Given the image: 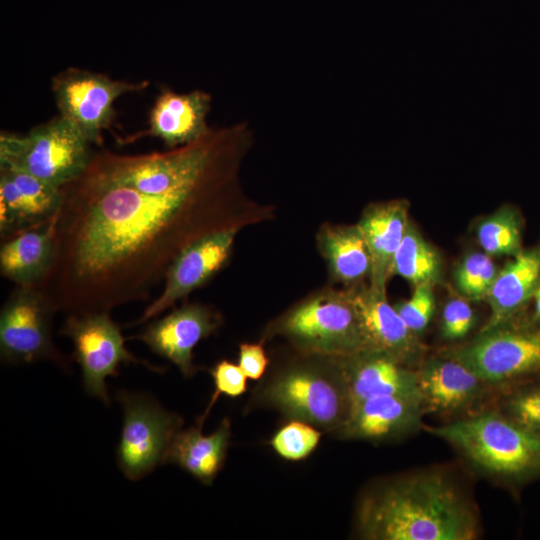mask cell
<instances>
[{"label": "cell", "instance_id": "27", "mask_svg": "<svg viewBox=\"0 0 540 540\" xmlns=\"http://www.w3.org/2000/svg\"><path fill=\"white\" fill-rule=\"evenodd\" d=\"M521 225L516 209L502 207L478 225V242L488 255L513 257L522 250Z\"/></svg>", "mask_w": 540, "mask_h": 540}, {"label": "cell", "instance_id": "26", "mask_svg": "<svg viewBox=\"0 0 540 540\" xmlns=\"http://www.w3.org/2000/svg\"><path fill=\"white\" fill-rule=\"evenodd\" d=\"M441 270L439 253L409 222L394 257L393 275L398 274L415 286L433 285Z\"/></svg>", "mask_w": 540, "mask_h": 540}, {"label": "cell", "instance_id": "34", "mask_svg": "<svg viewBox=\"0 0 540 540\" xmlns=\"http://www.w3.org/2000/svg\"><path fill=\"white\" fill-rule=\"evenodd\" d=\"M269 358L261 343H242L239 346L238 365L247 378L258 380L265 373Z\"/></svg>", "mask_w": 540, "mask_h": 540}, {"label": "cell", "instance_id": "7", "mask_svg": "<svg viewBox=\"0 0 540 540\" xmlns=\"http://www.w3.org/2000/svg\"><path fill=\"white\" fill-rule=\"evenodd\" d=\"M90 143L66 119L58 115L27 134L2 131L0 167L22 170L62 188L87 168Z\"/></svg>", "mask_w": 540, "mask_h": 540}, {"label": "cell", "instance_id": "3", "mask_svg": "<svg viewBox=\"0 0 540 540\" xmlns=\"http://www.w3.org/2000/svg\"><path fill=\"white\" fill-rule=\"evenodd\" d=\"M254 144L250 125L212 128L202 138L165 152L93 153L88 168L115 183L149 194L171 193L243 164Z\"/></svg>", "mask_w": 540, "mask_h": 540}, {"label": "cell", "instance_id": "2", "mask_svg": "<svg viewBox=\"0 0 540 540\" xmlns=\"http://www.w3.org/2000/svg\"><path fill=\"white\" fill-rule=\"evenodd\" d=\"M358 536L367 540H473L478 510L455 479L423 470L375 483L359 500Z\"/></svg>", "mask_w": 540, "mask_h": 540}, {"label": "cell", "instance_id": "6", "mask_svg": "<svg viewBox=\"0 0 540 540\" xmlns=\"http://www.w3.org/2000/svg\"><path fill=\"white\" fill-rule=\"evenodd\" d=\"M304 355L346 358L364 350L358 314L347 288L323 289L297 303L266 329Z\"/></svg>", "mask_w": 540, "mask_h": 540}, {"label": "cell", "instance_id": "22", "mask_svg": "<svg viewBox=\"0 0 540 540\" xmlns=\"http://www.w3.org/2000/svg\"><path fill=\"white\" fill-rule=\"evenodd\" d=\"M55 236L56 216L1 241V275L16 286L37 287L54 261Z\"/></svg>", "mask_w": 540, "mask_h": 540}, {"label": "cell", "instance_id": "19", "mask_svg": "<svg viewBox=\"0 0 540 540\" xmlns=\"http://www.w3.org/2000/svg\"><path fill=\"white\" fill-rule=\"evenodd\" d=\"M211 103L212 96L203 90L178 93L163 88L150 110L148 128L126 140L132 142L152 136L160 139L168 149L192 143L212 129L207 123Z\"/></svg>", "mask_w": 540, "mask_h": 540}, {"label": "cell", "instance_id": "32", "mask_svg": "<svg viewBox=\"0 0 540 540\" xmlns=\"http://www.w3.org/2000/svg\"><path fill=\"white\" fill-rule=\"evenodd\" d=\"M210 374L215 390L203 415L197 419V424L201 426L220 395L236 398L247 390V376L238 364L223 359L210 369Z\"/></svg>", "mask_w": 540, "mask_h": 540}, {"label": "cell", "instance_id": "29", "mask_svg": "<svg viewBox=\"0 0 540 540\" xmlns=\"http://www.w3.org/2000/svg\"><path fill=\"white\" fill-rule=\"evenodd\" d=\"M501 407L500 412L540 437V382L514 386L502 400Z\"/></svg>", "mask_w": 540, "mask_h": 540}, {"label": "cell", "instance_id": "21", "mask_svg": "<svg viewBox=\"0 0 540 540\" xmlns=\"http://www.w3.org/2000/svg\"><path fill=\"white\" fill-rule=\"evenodd\" d=\"M339 359L347 380L352 408L376 396L420 397L415 368L372 353H359Z\"/></svg>", "mask_w": 540, "mask_h": 540}, {"label": "cell", "instance_id": "33", "mask_svg": "<svg viewBox=\"0 0 540 540\" xmlns=\"http://www.w3.org/2000/svg\"><path fill=\"white\" fill-rule=\"evenodd\" d=\"M474 324V312L464 299L454 298L446 303L441 321V333L444 338L450 340L463 338Z\"/></svg>", "mask_w": 540, "mask_h": 540}, {"label": "cell", "instance_id": "11", "mask_svg": "<svg viewBox=\"0 0 540 540\" xmlns=\"http://www.w3.org/2000/svg\"><path fill=\"white\" fill-rule=\"evenodd\" d=\"M59 333L73 343V358L81 367L85 392L107 406L110 397L106 378L118 376L121 364L141 363L156 372L162 371L127 350L121 328L109 312L68 314Z\"/></svg>", "mask_w": 540, "mask_h": 540}, {"label": "cell", "instance_id": "8", "mask_svg": "<svg viewBox=\"0 0 540 540\" xmlns=\"http://www.w3.org/2000/svg\"><path fill=\"white\" fill-rule=\"evenodd\" d=\"M442 353L494 388L526 383L540 377V322L515 318Z\"/></svg>", "mask_w": 540, "mask_h": 540}, {"label": "cell", "instance_id": "35", "mask_svg": "<svg viewBox=\"0 0 540 540\" xmlns=\"http://www.w3.org/2000/svg\"><path fill=\"white\" fill-rule=\"evenodd\" d=\"M533 298L535 299V311L530 319L534 322H540V285L535 291Z\"/></svg>", "mask_w": 540, "mask_h": 540}, {"label": "cell", "instance_id": "20", "mask_svg": "<svg viewBox=\"0 0 540 540\" xmlns=\"http://www.w3.org/2000/svg\"><path fill=\"white\" fill-rule=\"evenodd\" d=\"M408 223V204L404 200L372 204L357 223L371 258L369 285L377 291L386 292L393 275L394 257Z\"/></svg>", "mask_w": 540, "mask_h": 540}, {"label": "cell", "instance_id": "28", "mask_svg": "<svg viewBox=\"0 0 540 540\" xmlns=\"http://www.w3.org/2000/svg\"><path fill=\"white\" fill-rule=\"evenodd\" d=\"M498 271L487 253L474 252L457 265L454 281L463 296L472 301L485 299Z\"/></svg>", "mask_w": 540, "mask_h": 540}, {"label": "cell", "instance_id": "15", "mask_svg": "<svg viewBox=\"0 0 540 540\" xmlns=\"http://www.w3.org/2000/svg\"><path fill=\"white\" fill-rule=\"evenodd\" d=\"M221 322V315L210 307L186 303L150 322L135 338L173 363L184 377H192L198 371L193 361L194 347L214 334Z\"/></svg>", "mask_w": 540, "mask_h": 540}, {"label": "cell", "instance_id": "31", "mask_svg": "<svg viewBox=\"0 0 540 540\" xmlns=\"http://www.w3.org/2000/svg\"><path fill=\"white\" fill-rule=\"evenodd\" d=\"M406 326L415 334L426 329L435 311V298L431 284L415 286L412 296L394 306Z\"/></svg>", "mask_w": 540, "mask_h": 540}, {"label": "cell", "instance_id": "5", "mask_svg": "<svg viewBox=\"0 0 540 540\" xmlns=\"http://www.w3.org/2000/svg\"><path fill=\"white\" fill-rule=\"evenodd\" d=\"M263 406L289 420L336 432L348 419L352 401L339 358L300 354L257 391Z\"/></svg>", "mask_w": 540, "mask_h": 540}, {"label": "cell", "instance_id": "12", "mask_svg": "<svg viewBox=\"0 0 540 540\" xmlns=\"http://www.w3.org/2000/svg\"><path fill=\"white\" fill-rule=\"evenodd\" d=\"M56 311L37 287L16 286L0 312V355L5 364L48 360L69 368L52 340Z\"/></svg>", "mask_w": 540, "mask_h": 540}, {"label": "cell", "instance_id": "10", "mask_svg": "<svg viewBox=\"0 0 540 540\" xmlns=\"http://www.w3.org/2000/svg\"><path fill=\"white\" fill-rule=\"evenodd\" d=\"M149 81L116 80L85 69L69 67L52 78L51 89L59 115L90 144L100 145L115 115L114 103L124 94L138 93Z\"/></svg>", "mask_w": 540, "mask_h": 540}, {"label": "cell", "instance_id": "25", "mask_svg": "<svg viewBox=\"0 0 540 540\" xmlns=\"http://www.w3.org/2000/svg\"><path fill=\"white\" fill-rule=\"evenodd\" d=\"M317 247L331 279L345 288L362 284L370 277V253L358 224H323L317 233Z\"/></svg>", "mask_w": 540, "mask_h": 540}, {"label": "cell", "instance_id": "13", "mask_svg": "<svg viewBox=\"0 0 540 540\" xmlns=\"http://www.w3.org/2000/svg\"><path fill=\"white\" fill-rule=\"evenodd\" d=\"M359 317L364 350L391 358L416 368L422 361L425 346L401 319L386 298V292L369 283L347 288Z\"/></svg>", "mask_w": 540, "mask_h": 540}, {"label": "cell", "instance_id": "17", "mask_svg": "<svg viewBox=\"0 0 540 540\" xmlns=\"http://www.w3.org/2000/svg\"><path fill=\"white\" fill-rule=\"evenodd\" d=\"M62 190L33 175L0 167L1 241L55 217Z\"/></svg>", "mask_w": 540, "mask_h": 540}, {"label": "cell", "instance_id": "14", "mask_svg": "<svg viewBox=\"0 0 540 540\" xmlns=\"http://www.w3.org/2000/svg\"><path fill=\"white\" fill-rule=\"evenodd\" d=\"M238 229H226L201 237L185 248L171 264L162 293L133 324L144 323L203 286L228 262Z\"/></svg>", "mask_w": 540, "mask_h": 540}, {"label": "cell", "instance_id": "9", "mask_svg": "<svg viewBox=\"0 0 540 540\" xmlns=\"http://www.w3.org/2000/svg\"><path fill=\"white\" fill-rule=\"evenodd\" d=\"M123 426L116 448L117 465L131 481L164 464L169 445L183 419L164 409L151 395L119 390Z\"/></svg>", "mask_w": 540, "mask_h": 540}, {"label": "cell", "instance_id": "24", "mask_svg": "<svg viewBox=\"0 0 540 540\" xmlns=\"http://www.w3.org/2000/svg\"><path fill=\"white\" fill-rule=\"evenodd\" d=\"M231 438V423L224 418L210 435L196 425L177 431L167 450L164 464H175L204 485H211L221 471Z\"/></svg>", "mask_w": 540, "mask_h": 540}, {"label": "cell", "instance_id": "30", "mask_svg": "<svg viewBox=\"0 0 540 540\" xmlns=\"http://www.w3.org/2000/svg\"><path fill=\"white\" fill-rule=\"evenodd\" d=\"M321 432L308 423L290 420L271 438L270 446L282 458L299 461L307 458L318 446Z\"/></svg>", "mask_w": 540, "mask_h": 540}, {"label": "cell", "instance_id": "23", "mask_svg": "<svg viewBox=\"0 0 540 540\" xmlns=\"http://www.w3.org/2000/svg\"><path fill=\"white\" fill-rule=\"evenodd\" d=\"M540 285V248L521 250L500 271L486 297L491 315L482 330L518 317Z\"/></svg>", "mask_w": 540, "mask_h": 540}, {"label": "cell", "instance_id": "16", "mask_svg": "<svg viewBox=\"0 0 540 540\" xmlns=\"http://www.w3.org/2000/svg\"><path fill=\"white\" fill-rule=\"evenodd\" d=\"M415 369L425 414L447 417L471 412L495 389L467 366L443 353L423 360Z\"/></svg>", "mask_w": 540, "mask_h": 540}, {"label": "cell", "instance_id": "1", "mask_svg": "<svg viewBox=\"0 0 540 540\" xmlns=\"http://www.w3.org/2000/svg\"><path fill=\"white\" fill-rule=\"evenodd\" d=\"M242 165L165 194L138 191L87 167L61 188L55 258L37 288L66 314L147 300L196 240L270 219L273 208L245 193Z\"/></svg>", "mask_w": 540, "mask_h": 540}, {"label": "cell", "instance_id": "4", "mask_svg": "<svg viewBox=\"0 0 540 540\" xmlns=\"http://www.w3.org/2000/svg\"><path fill=\"white\" fill-rule=\"evenodd\" d=\"M423 428L454 447L478 471L512 485L540 478V437L500 411L485 410Z\"/></svg>", "mask_w": 540, "mask_h": 540}, {"label": "cell", "instance_id": "18", "mask_svg": "<svg viewBox=\"0 0 540 540\" xmlns=\"http://www.w3.org/2000/svg\"><path fill=\"white\" fill-rule=\"evenodd\" d=\"M424 415L420 397L376 396L355 405L348 419L334 433L350 440H395L423 428Z\"/></svg>", "mask_w": 540, "mask_h": 540}]
</instances>
